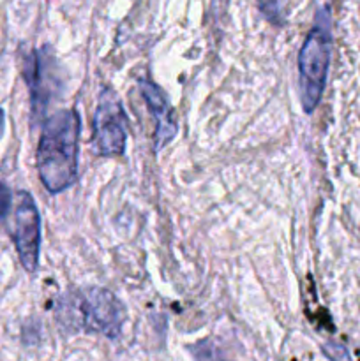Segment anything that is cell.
I'll use <instances>...</instances> for the list:
<instances>
[{
    "mask_svg": "<svg viewBox=\"0 0 360 361\" xmlns=\"http://www.w3.org/2000/svg\"><path fill=\"white\" fill-rule=\"evenodd\" d=\"M80 116L74 109H62L49 116L42 127L37 147V171L42 185L59 194L76 182Z\"/></svg>",
    "mask_w": 360,
    "mask_h": 361,
    "instance_id": "obj_1",
    "label": "cell"
},
{
    "mask_svg": "<svg viewBox=\"0 0 360 361\" xmlns=\"http://www.w3.org/2000/svg\"><path fill=\"white\" fill-rule=\"evenodd\" d=\"M332 35L330 16L327 9H320L316 21L304 41L299 53V88L300 101L306 113H313L325 90V81L330 63Z\"/></svg>",
    "mask_w": 360,
    "mask_h": 361,
    "instance_id": "obj_2",
    "label": "cell"
},
{
    "mask_svg": "<svg viewBox=\"0 0 360 361\" xmlns=\"http://www.w3.org/2000/svg\"><path fill=\"white\" fill-rule=\"evenodd\" d=\"M67 310H74L81 326L116 337L124 319V309L115 295L101 288H88L67 296Z\"/></svg>",
    "mask_w": 360,
    "mask_h": 361,
    "instance_id": "obj_3",
    "label": "cell"
},
{
    "mask_svg": "<svg viewBox=\"0 0 360 361\" xmlns=\"http://www.w3.org/2000/svg\"><path fill=\"white\" fill-rule=\"evenodd\" d=\"M95 145L101 155H122L126 150V113L113 90H102L94 116Z\"/></svg>",
    "mask_w": 360,
    "mask_h": 361,
    "instance_id": "obj_4",
    "label": "cell"
},
{
    "mask_svg": "<svg viewBox=\"0 0 360 361\" xmlns=\"http://www.w3.org/2000/svg\"><path fill=\"white\" fill-rule=\"evenodd\" d=\"M13 240L25 270L30 274L37 270L39 249H41V217L34 197L28 192L18 194Z\"/></svg>",
    "mask_w": 360,
    "mask_h": 361,
    "instance_id": "obj_5",
    "label": "cell"
},
{
    "mask_svg": "<svg viewBox=\"0 0 360 361\" xmlns=\"http://www.w3.org/2000/svg\"><path fill=\"white\" fill-rule=\"evenodd\" d=\"M140 92L143 101L147 102L150 113L155 116V122H157L155 140H157V148H162L166 143H169L172 137L176 134V123L175 120H173L172 106H169L168 97H166L164 92H162L154 81L141 80Z\"/></svg>",
    "mask_w": 360,
    "mask_h": 361,
    "instance_id": "obj_6",
    "label": "cell"
},
{
    "mask_svg": "<svg viewBox=\"0 0 360 361\" xmlns=\"http://www.w3.org/2000/svg\"><path fill=\"white\" fill-rule=\"evenodd\" d=\"M256 2L261 13H263V16L270 23L281 25L284 21V11L288 0H256Z\"/></svg>",
    "mask_w": 360,
    "mask_h": 361,
    "instance_id": "obj_7",
    "label": "cell"
},
{
    "mask_svg": "<svg viewBox=\"0 0 360 361\" xmlns=\"http://www.w3.org/2000/svg\"><path fill=\"white\" fill-rule=\"evenodd\" d=\"M11 201H13V196H11V189L6 185V183L0 182V221L7 215L11 208Z\"/></svg>",
    "mask_w": 360,
    "mask_h": 361,
    "instance_id": "obj_8",
    "label": "cell"
},
{
    "mask_svg": "<svg viewBox=\"0 0 360 361\" xmlns=\"http://www.w3.org/2000/svg\"><path fill=\"white\" fill-rule=\"evenodd\" d=\"M325 353H327L328 358L332 361H349L348 353H346V349L341 348V345H334V344L325 345Z\"/></svg>",
    "mask_w": 360,
    "mask_h": 361,
    "instance_id": "obj_9",
    "label": "cell"
},
{
    "mask_svg": "<svg viewBox=\"0 0 360 361\" xmlns=\"http://www.w3.org/2000/svg\"><path fill=\"white\" fill-rule=\"evenodd\" d=\"M4 122H6V115H4V111L0 109V137H2V133H4Z\"/></svg>",
    "mask_w": 360,
    "mask_h": 361,
    "instance_id": "obj_10",
    "label": "cell"
}]
</instances>
